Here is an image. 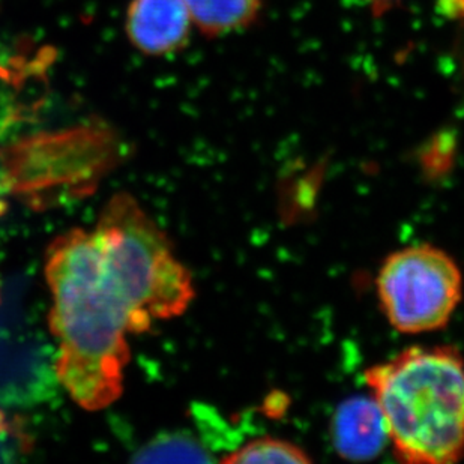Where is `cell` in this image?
I'll return each mask as SVG.
<instances>
[{
    "mask_svg": "<svg viewBox=\"0 0 464 464\" xmlns=\"http://www.w3.org/2000/svg\"><path fill=\"white\" fill-rule=\"evenodd\" d=\"M45 276L61 386L82 408H107L122 394L131 322L93 233L74 228L54 239L47 251Z\"/></svg>",
    "mask_w": 464,
    "mask_h": 464,
    "instance_id": "cell-1",
    "label": "cell"
},
{
    "mask_svg": "<svg viewBox=\"0 0 464 464\" xmlns=\"http://www.w3.org/2000/svg\"><path fill=\"white\" fill-rule=\"evenodd\" d=\"M363 382L385 422L395 459H464V358L454 346H411L368 367Z\"/></svg>",
    "mask_w": 464,
    "mask_h": 464,
    "instance_id": "cell-2",
    "label": "cell"
},
{
    "mask_svg": "<svg viewBox=\"0 0 464 464\" xmlns=\"http://www.w3.org/2000/svg\"><path fill=\"white\" fill-rule=\"evenodd\" d=\"M92 233L105 271L127 305L131 333H146L155 322L178 317L193 303L191 274L131 196H114Z\"/></svg>",
    "mask_w": 464,
    "mask_h": 464,
    "instance_id": "cell-3",
    "label": "cell"
},
{
    "mask_svg": "<svg viewBox=\"0 0 464 464\" xmlns=\"http://www.w3.org/2000/svg\"><path fill=\"white\" fill-rule=\"evenodd\" d=\"M374 285L391 328L422 335L447 328L463 299L464 280L456 258L424 242L386 256Z\"/></svg>",
    "mask_w": 464,
    "mask_h": 464,
    "instance_id": "cell-4",
    "label": "cell"
},
{
    "mask_svg": "<svg viewBox=\"0 0 464 464\" xmlns=\"http://www.w3.org/2000/svg\"><path fill=\"white\" fill-rule=\"evenodd\" d=\"M57 349L41 324L31 283L14 276L0 290V408L47 403L59 390Z\"/></svg>",
    "mask_w": 464,
    "mask_h": 464,
    "instance_id": "cell-5",
    "label": "cell"
},
{
    "mask_svg": "<svg viewBox=\"0 0 464 464\" xmlns=\"http://www.w3.org/2000/svg\"><path fill=\"white\" fill-rule=\"evenodd\" d=\"M191 23L184 0H132L128 36L145 54L161 56L187 43Z\"/></svg>",
    "mask_w": 464,
    "mask_h": 464,
    "instance_id": "cell-6",
    "label": "cell"
},
{
    "mask_svg": "<svg viewBox=\"0 0 464 464\" xmlns=\"http://www.w3.org/2000/svg\"><path fill=\"white\" fill-rule=\"evenodd\" d=\"M331 440L335 452L344 460H372L383 451L388 434L372 395L351 397L338 404L331 420Z\"/></svg>",
    "mask_w": 464,
    "mask_h": 464,
    "instance_id": "cell-7",
    "label": "cell"
},
{
    "mask_svg": "<svg viewBox=\"0 0 464 464\" xmlns=\"http://www.w3.org/2000/svg\"><path fill=\"white\" fill-rule=\"evenodd\" d=\"M194 24L208 36L241 31L257 20L262 0H184Z\"/></svg>",
    "mask_w": 464,
    "mask_h": 464,
    "instance_id": "cell-8",
    "label": "cell"
},
{
    "mask_svg": "<svg viewBox=\"0 0 464 464\" xmlns=\"http://www.w3.org/2000/svg\"><path fill=\"white\" fill-rule=\"evenodd\" d=\"M227 464L311 463L307 450L276 436H260L242 443L221 459Z\"/></svg>",
    "mask_w": 464,
    "mask_h": 464,
    "instance_id": "cell-9",
    "label": "cell"
},
{
    "mask_svg": "<svg viewBox=\"0 0 464 464\" xmlns=\"http://www.w3.org/2000/svg\"><path fill=\"white\" fill-rule=\"evenodd\" d=\"M137 463H205L212 461L207 448L191 434L164 433L145 443L132 457Z\"/></svg>",
    "mask_w": 464,
    "mask_h": 464,
    "instance_id": "cell-10",
    "label": "cell"
},
{
    "mask_svg": "<svg viewBox=\"0 0 464 464\" xmlns=\"http://www.w3.org/2000/svg\"><path fill=\"white\" fill-rule=\"evenodd\" d=\"M29 450L31 440L26 431L0 408V463L18 460Z\"/></svg>",
    "mask_w": 464,
    "mask_h": 464,
    "instance_id": "cell-11",
    "label": "cell"
},
{
    "mask_svg": "<svg viewBox=\"0 0 464 464\" xmlns=\"http://www.w3.org/2000/svg\"><path fill=\"white\" fill-rule=\"evenodd\" d=\"M452 164V145L451 141L442 140L436 141L433 145H430L422 154L420 166L424 169L425 175L430 179H438L440 176L445 175Z\"/></svg>",
    "mask_w": 464,
    "mask_h": 464,
    "instance_id": "cell-12",
    "label": "cell"
},
{
    "mask_svg": "<svg viewBox=\"0 0 464 464\" xmlns=\"http://www.w3.org/2000/svg\"><path fill=\"white\" fill-rule=\"evenodd\" d=\"M374 15H385L388 11L394 9V6L401 0H362Z\"/></svg>",
    "mask_w": 464,
    "mask_h": 464,
    "instance_id": "cell-13",
    "label": "cell"
},
{
    "mask_svg": "<svg viewBox=\"0 0 464 464\" xmlns=\"http://www.w3.org/2000/svg\"><path fill=\"white\" fill-rule=\"evenodd\" d=\"M440 8H443V13L451 14L452 17H464V0H442Z\"/></svg>",
    "mask_w": 464,
    "mask_h": 464,
    "instance_id": "cell-14",
    "label": "cell"
}]
</instances>
